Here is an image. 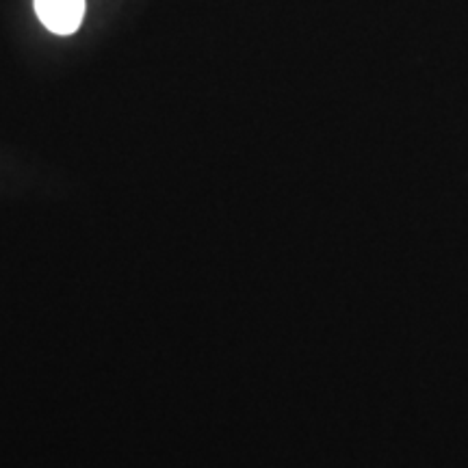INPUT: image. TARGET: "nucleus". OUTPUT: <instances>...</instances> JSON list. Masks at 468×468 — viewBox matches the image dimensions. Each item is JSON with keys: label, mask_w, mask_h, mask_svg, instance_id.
<instances>
[{"label": "nucleus", "mask_w": 468, "mask_h": 468, "mask_svg": "<svg viewBox=\"0 0 468 468\" xmlns=\"http://www.w3.org/2000/svg\"><path fill=\"white\" fill-rule=\"evenodd\" d=\"M39 22L55 35H72L83 25L85 0H35Z\"/></svg>", "instance_id": "nucleus-1"}]
</instances>
